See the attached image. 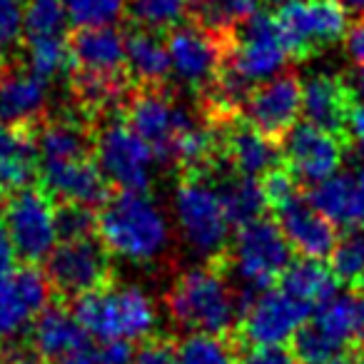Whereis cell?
<instances>
[{
    "instance_id": "cell-1",
    "label": "cell",
    "mask_w": 364,
    "mask_h": 364,
    "mask_svg": "<svg viewBox=\"0 0 364 364\" xmlns=\"http://www.w3.org/2000/svg\"><path fill=\"white\" fill-rule=\"evenodd\" d=\"M228 272L223 257L182 272L165 294L172 322L185 332L237 334L255 292H237Z\"/></svg>"
},
{
    "instance_id": "cell-2",
    "label": "cell",
    "mask_w": 364,
    "mask_h": 364,
    "mask_svg": "<svg viewBox=\"0 0 364 364\" xmlns=\"http://www.w3.org/2000/svg\"><path fill=\"white\" fill-rule=\"evenodd\" d=\"M97 237L110 255L137 264H150L170 250L172 232L167 218L150 193L112 190L97 213Z\"/></svg>"
},
{
    "instance_id": "cell-3",
    "label": "cell",
    "mask_w": 364,
    "mask_h": 364,
    "mask_svg": "<svg viewBox=\"0 0 364 364\" xmlns=\"http://www.w3.org/2000/svg\"><path fill=\"white\" fill-rule=\"evenodd\" d=\"M73 317L90 337L100 339H147L157 322L152 299L135 284H110L65 302Z\"/></svg>"
},
{
    "instance_id": "cell-4",
    "label": "cell",
    "mask_w": 364,
    "mask_h": 364,
    "mask_svg": "<svg viewBox=\"0 0 364 364\" xmlns=\"http://www.w3.org/2000/svg\"><path fill=\"white\" fill-rule=\"evenodd\" d=\"M125 122L150 145L157 165L172 167L182 135L198 120V112L182 105L170 85H135L120 107Z\"/></svg>"
},
{
    "instance_id": "cell-5",
    "label": "cell",
    "mask_w": 364,
    "mask_h": 364,
    "mask_svg": "<svg viewBox=\"0 0 364 364\" xmlns=\"http://www.w3.org/2000/svg\"><path fill=\"white\" fill-rule=\"evenodd\" d=\"M292 245L284 237L277 220L262 215L235 230L223 259L230 272L235 269L245 282L262 292L279 284L284 269L292 262Z\"/></svg>"
},
{
    "instance_id": "cell-6",
    "label": "cell",
    "mask_w": 364,
    "mask_h": 364,
    "mask_svg": "<svg viewBox=\"0 0 364 364\" xmlns=\"http://www.w3.org/2000/svg\"><path fill=\"white\" fill-rule=\"evenodd\" d=\"M349 8L342 0H289L274 13L289 60H307L337 46L349 31Z\"/></svg>"
},
{
    "instance_id": "cell-7",
    "label": "cell",
    "mask_w": 364,
    "mask_h": 364,
    "mask_svg": "<svg viewBox=\"0 0 364 364\" xmlns=\"http://www.w3.org/2000/svg\"><path fill=\"white\" fill-rule=\"evenodd\" d=\"M95 160L112 190L150 193L152 165L157 160L120 112L102 117L95 125Z\"/></svg>"
},
{
    "instance_id": "cell-8",
    "label": "cell",
    "mask_w": 364,
    "mask_h": 364,
    "mask_svg": "<svg viewBox=\"0 0 364 364\" xmlns=\"http://www.w3.org/2000/svg\"><path fill=\"white\" fill-rule=\"evenodd\" d=\"M175 218L185 242L210 259L225 257L230 247V220L213 180L180 177L175 190Z\"/></svg>"
},
{
    "instance_id": "cell-9",
    "label": "cell",
    "mask_w": 364,
    "mask_h": 364,
    "mask_svg": "<svg viewBox=\"0 0 364 364\" xmlns=\"http://www.w3.org/2000/svg\"><path fill=\"white\" fill-rule=\"evenodd\" d=\"M167 53L175 75L193 90H208L228 68L232 50V33L215 31L198 21H185L165 33Z\"/></svg>"
},
{
    "instance_id": "cell-10",
    "label": "cell",
    "mask_w": 364,
    "mask_h": 364,
    "mask_svg": "<svg viewBox=\"0 0 364 364\" xmlns=\"http://www.w3.org/2000/svg\"><path fill=\"white\" fill-rule=\"evenodd\" d=\"M58 205L41 185H31L0 198V215L11 235L16 255L26 264H41L58 245Z\"/></svg>"
},
{
    "instance_id": "cell-11",
    "label": "cell",
    "mask_w": 364,
    "mask_h": 364,
    "mask_svg": "<svg viewBox=\"0 0 364 364\" xmlns=\"http://www.w3.org/2000/svg\"><path fill=\"white\" fill-rule=\"evenodd\" d=\"M46 274L58 302H70L80 294L115 284L110 250L100 237L60 240V245H55L50 257L46 259Z\"/></svg>"
},
{
    "instance_id": "cell-12",
    "label": "cell",
    "mask_w": 364,
    "mask_h": 364,
    "mask_svg": "<svg viewBox=\"0 0 364 364\" xmlns=\"http://www.w3.org/2000/svg\"><path fill=\"white\" fill-rule=\"evenodd\" d=\"M312 304L292 297L282 287H269L255 294L245 309L237 337L245 347H282L292 342L297 329L312 319Z\"/></svg>"
},
{
    "instance_id": "cell-13",
    "label": "cell",
    "mask_w": 364,
    "mask_h": 364,
    "mask_svg": "<svg viewBox=\"0 0 364 364\" xmlns=\"http://www.w3.org/2000/svg\"><path fill=\"white\" fill-rule=\"evenodd\" d=\"M53 292L46 269L23 264L0 282V347H16L38 314L50 307Z\"/></svg>"
},
{
    "instance_id": "cell-14",
    "label": "cell",
    "mask_w": 364,
    "mask_h": 364,
    "mask_svg": "<svg viewBox=\"0 0 364 364\" xmlns=\"http://www.w3.org/2000/svg\"><path fill=\"white\" fill-rule=\"evenodd\" d=\"M352 142L312 125L297 122L282 140V162L304 190L337 175Z\"/></svg>"
},
{
    "instance_id": "cell-15",
    "label": "cell",
    "mask_w": 364,
    "mask_h": 364,
    "mask_svg": "<svg viewBox=\"0 0 364 364\" xmlns=\"http://www.w3.org/2000/svg\"><path fill=\"white\" fill-rule=\"evenodd\" d=\"M289 60V53L279 38L274 16L257 11L247 23L232 33V50L228 68L247 82L274 77Z\"/></svg>"
},
{
    "instance_id": "cell-16",
    "label": "cell",
    "mask_w": 364,
    "mask_h": 364,
    "mask_svg": "<svg viewBox=\"0 0 364 364\" xmlns=\"http://www.w3.org/2000/svg\"><path fill=\"white\" fill-rule=\"evenodd\" d=\"M302 92L304 82L294 73H279L250 90L242 117L267 137L282 142L287 132L297 125V117L302 112Z\"/></svg>"
},
{
    "instance_id": "cell-17",
    "label": "cell",
    "mask_w": 364,
    "mask_h": 364,
    "mask_svg": "<svg viewBox=\"0 0 364 364\" xmlns=\"http://www.w3.org/2000/svg\"><path fill=\"white\" fill-rule=\"evenodd\" d=\"M41 188L55 200V205H85L102 208L112 195L107 177L95 157L82 160L41 162Z\"/></svg>"
},
{
    "instance_id": "cell-18",
    "label": "cell",
    "mask_w": 364,
    "mask_h": 364,
    "mask_svg": "<svg viewBox=\"0 0 364 364\" xmlns=\"http://www.w3.org/2000/svg\"><path fill=\"white\" fill-rule=\"evenodd\" d=\"M215 127L220 132V150H223L225 167L230 172L259 180L269 170L282 165V142L259 132L242 115Z\"/></svg>"
},
{
    "instance_id": "cell-19",
    "label": "cell",
    "mask_w": 364,
    "mask_h": 364,
    "mask_svg": "<svg viewBox=\"0 0 364 364\" xmlns=\"http://www.w3.org/2000/svg\"><path fill=\"white\" fill-rule=\"evenodd\" d=\"M357 107V97L349 80L339 73H317L304 82L302 112L307 122L352 142L349 122L352 110Z\"/></svg>"
},
{
    "instance_id": "cell-20",
    "label": "cell",
    "mask_w": 364,
    "mask_h": 364,
    "mask_svg": "<svg viewBox=\"0 0 364 364\" xmlns=\"http://www.w3.org/2000/svg\"><path fill=\"white\" fill-rule=\"evenodd\" d=\"M50 112V80L11 65L0 82V125L36 130Z\"/></svg>"
},
{
    "instance_id": "cell-21",
    "label": "cell",
    "mask_w": 364,
    "mask_h": 364,
    "mask_svg": "<svg viewBox=\"0 0 364 364\" xmlns=\"http://www.w3.org/2000/svg\"><path fill=\"white\" fill-rule=\"evenodd\" d=\"M277 223L282 228L284 237L292 245V250L302 257L324 259L334 252L339 242L337 225L329 218H324L319 210H314L304 195L284 210H279Z\"/></svg>"
},
{
    "instance_id": "cell-22",
    "label": "cell",
    "mask_w": 364,
    "mask_h": 364,
    "mask_svg": "<svg viewBox=\"0 0 364 364\" xmlns=\"http://www.w3.org/2000/svg\"><path fill=\"white\" fill-rule=\"evenodd\" d=\"M41 177L36 130L0 125V198L31 188Z\"/></svg>"
},
{
    "instance_id": "cell-23",
    "label": "cell",
    "mask_w": 364,
    "mask_h": 364,
    "mask_svg": "<svg viewBox=\"0 0 364 364\" xmlns=\"http://www.w3.org/2000/svg\"><path fill=\"white\" fill-rule=\"evenodd\" d=\"M70 43L73 68L102 75H125V36L117 28H75Z\"/></svg>"
},
{
    "instance_id": "cell-24",
    "label": "cell",
    "mask_w": 364,
    "mask_h": 364,
    "mask_svg": "<svg viewBox=\"0 0 364 364\" xmlns=\"http://www.w3.org/2000/svg\"><path fill=\"white\" fill-rule=\"evenodd\" d=\"M87 342H90V334L80 327V322L73 317L70 307L63 302L50 304L46 312L38 314L31 332H28V347L46 364L55 362L63 354L73 352Z\"/></svg>"
},
{
    "instance_id": "cell-25",
    "label": "cell",
    "mask_w": 364,
    "mask_h": 364,
    "mask_svg": "<svg viewBox=\"0 0 364 364\" xmlns=\"http://www.w3.org/2000/svg\"><path fill=\"white\" fill-rule=\"evenodd\" d=\"M125 65L132 85H170V53H167L165 33L130 26L125 36Z\"/></svg>"
},
{
    "instance_id": "cell-26",
    "label": "cell",
    "mask_w": 364,
    "mask_h": 364,
    "mask_svg": "<svg viewBox=\"0 0 364 364\" xmlns=\"http://www.w3.org/2000/svg\"><path fill=\"white\" fill-rule=\"evenodd\" d=\"M337 277L332 274V269L322 262V259L312 257H299L292 259L289 267L284 269L279 287L284 292H289L292 297L302 299V302L319 307V304L329 302L332 297H337Z\"/></svg>"
},
{
    "instance_id": "cell-27",
    "label": "cell",
    "mask_w": 364,
    "mask_h": 364,
    "mask_svg": "<svg viewBox=\"0 0 364 364\" xmlns=\"http://www.w3.org/2000/svg\"><path fill=\"white\" fill-rule=\"evenodd\" d=\"M213 185L218 190L225 213H228L230 225L240 228L250 220L262 218V210L267 208V203H264L262 185H259L257 177L225 172L218 180H213Z\"/></svg>"
},
{
    "instance_id": "cell-28",
    "label": "cell",
    "mask_w": 364,
    "mask_h": 364,
    "mask_svg": "<svg viewBox=\"0 0 364 364\" xmlns=\"http://www.w3.org/2000/svg\"><path fill=\"white\" fill-rule=\"evenodd\" d=\"M312 322L329 339H334L344 352H349V349L359 347L364 342L357 294H342V297H332L329 302L319 304L317 312L312 314Z\"/></svg>"
},
{
    "instance_id": "cell-29",
    "label": "cell",
    "mask_w": 364,
    "mask_h": 364,
    "mask_svg": "<svg viewBox=\"0 0 364 364\" xmlns=\"http://www.w3.org/2000/svg\"><path fill=\"white\" fill-rule=\"evenodd\" d=\"M182 364H242L245 344L237 334L188 332L177 339Z\"/></svg>"
},
{
    "instance_id": "cell-30",
    "label": "cell",
    "mask_w": 364,
    "mask_h": 364,
    "mask_svg": "<svg viewBox=\"0 0 364 364\" xmlns=\"http://www.w3.org/2000/svg\"><path fill=\"white\" fill-rule=\"evenodd\" d=\"M26 68L36 75L53 80L73 68L70 43L65 36H46V38H26Z\"/></svg>"
},
{
    "instance_id": "cell-31",
    "label": "cell",
    "mask_w": 364,
    "mask_h": 364,
    "mask_svg": "<svg viewBox=\"0 0 364 364\" xmlns=\"http://www.w3.org/2000/svg\"><path fill=\"white\" fill-rule=\"evenodd\" d=\"M193 0H130L127 18L132 26L155 33H167L170 28L190 21Z\"/></svg>"
},
{
    "instance_id": "cell-32",
    "label": "cell",
    "mask_w": 364,
    "mask_h": 364,
    "mask_svg": "<svg viewBox=\"0 0 364 364\" xmlns=\"http://www.w3.org/2000/svg\"><path fill=\"white\" fill-rule=\"evenodd\" d=\"M329 269L339 284L354 287L364 277V228L344 230L334 252L329 255Z\"/></svg>"
},
{
    "instance_id": "cell-33",
    "label": "cell",
    "mask_w": 364,
    "mask_h": 364,
    "mask_svg": "<svg viewBox=\"0 0 364 364\" xmlns=\"http://www.w3.org/2000/svg\"><path fill=\"white\" fill-rule=\"evenodd\" d=\"M130 0H65L73 28H112L127 18Z\"/></svg>"
},
{
    "instance_id": "cell-34",
    "label": "cell",
    "mask_w": 364,
    "mask_h": 364,
    "mask_svg": "<svg viewBox=\"0 0 364 364\" xmlns=\"http://www.w3.org/2000/svg\"><path fill=\"white\" fill-rule=\"evenodd\" d=\"M289 349H292V354L302 364H324V362H329V359L344 354V349L339 347L334 339H329L312 319H309L304 327L297 329V334H294L292 342H289Z\"/></svg>"
},
{
    "instance_id": "cell-35",
    "label": "cell",
    "mask_w": 364,
    "mask_h": 364,
    "mask_svg": "<svg viewBox=\"0 0 364 364\" xmlns=\"http://www.w3.org/2000/svg\"><path fill=\"white\" fill-rule=\"evenodd\" d=\"M65 23V0H26V38L63 36Z\"/></svg>"
},
{
    "instance_id": "cell-36",
    "label": "cell",
    "mask_w": 364,
    "mask_h": 364,
    "mask_svg": "<svg viewBox=\"0 0 364 364\" xmlns=\"http://www.w3.org/2000/svg\"><path fill=\"white\" fill-rule=\"evenodd\" d=\"M259 185H262L264 203H267L269 210H274V215L304 195V188L299 185L297 177L287 170L284 162L274 167V170H269L264 177H259Z\"/></svg>"
},
{
    "instance_id": "cell-37",
    "label": "cell",
    "mask_w": 364,
    "mask_h": 364,
    "mask_svg": "<svg viewBox=\"0 0 364 364\" xmlns=\"http://www.w3.org/2000/svg\"><path fill=\"white\" fill-rule=\"evenodd\" d=\"M58 235L60 240L97 237V213L85 205H58Z\"/></svg>"
},
{
    "instance_id": "cell-38",
    "label": "cell",
    "mask_w": 364,
    "mask_h": 364,
    "mask_svg": "<svg viewBox=\"0 0 364 364\" xmlns=\"http://www.w3.org/2000/svg\"><path fill=\"white\" fill-rule=\"evenodd\" d=\"M26 41V0H0V53Z\"/></svg>"
},
{
    "instance_id": "cell-39",
    "label": "cell",
    "mask_w": 364,
    "mask_h": 364,
    "mask_svg": "<svg viewBox=\"0 0 364 364\" xmlns=\"http://www.w3.org/2000/svg\"><path fill=\"white\" fill-rule=\"evenodd\" d=\"M132 364H182L177 354V339L147 337L135 352Z\"/></svg>"
},
{
    "instance_id": "cell-40",
    "label": "cell",
    "mask_w": 364,
    "mask_h": 364,
    "mask_svg": "<svg viewBox=\"0 0 364 364\" xmlns=\"http://www.w3.org/2000/svg\"><path fill=\"white\" fill-rule=\"evenodd\" d=\"M135 347L130 339H105L97 347V364H132Z\"/></svg>"
},
{
    "instance_id": "cell-41",
    "label": "cell",
    "mask_w": 364,
    "mask_h": 364,
    "mask_svg": "<svg viewBox=\"0 0 364 364\" xmlns=\"http://www.w3.org/2000/svg\"><path fill=\"white\" fill-rule=\"evenodd\" d=\"M242 364H302L292 354V349L284 347H250L245 352Z\"/></svg>"
},
{
    "instance_id": "cell-42",
    "label": "cell",
    "mask_w": 364,
    "mask_h": 364,
    "mask_svg": "<svg viewBox=\"0 0 364 364\" xmlns=\"http://www.w3.org/2000/svg\"><path fill=\"white\" fill-rule=\"evenodd\" d=\"M347 53L352 58V63L357 68H364V13H359L352 23H349V31H347Z\"/></svg>"
},
{
    "instance_id": "cell-43",
    "label": "cell",
    "mask_w": 364,
    "mask_h": 364,
    "mask_svg": "<svg viewBox=\"0 0 364 364\" xmlns=\"http://www.w3.org/2000/svg\"><path fill=\"white\" fill-rule=\"evenodd\" d=\"M16 247L11 242V235H8V228L3 223V215H0V282L8 279L16 269Z\"/></svg>"
},
{
    "instance_id": "cell-44",
    "label": "cell",
    "mask_w": 364,
    "mask_h": 364,
    "mask_svg": "<svg viewBox=\"0 0 364 364\" xmlns=\"http://www.w3.org/2000/svg\"><path fill=\"white\" fill-rule=\"evenodd\" d=\"M50 364H97V347H92V342L82 344V347L73 349V352L63 354L60 359Z\"/></svg>"
},
{
    "instance_id": "cell-45",
    "label": "cell",
    "mask_w": 364,
    "mask_h": 364,
    "mask_svg": "<svg viewBox=\"0 0 364 364\" xmlns=\"http://www.w3.org/2000/svg\"><path fill=\"white\" fill-rule=\"evenodd\" d=\"M3 364H46V362H43L31 347L16 344V347L3 349Z\"/></svg>"
},
{
    "instance_id": "cell-46",
    "label": "cell",
    "mask_w": 364,
    "mask_h": 364,
    "mask_svg": "<svg viewBox=\"0 0 364 364\" xmlns=\"http://www.w3.org/2000/svg\"><path fill=\"white\" fill-rule=\"evenodd\" d=\"M349 135H352V145H359L364 150V107H354L352 122H349Z\"/></svg>"
},
{
    "instance_id": "cell-47",
    "label": "cell",
    "mask_w": 364,
    "mask_h": 364,
    "mask_svg": "<svg viewBox=\"0 0 364 364\" xmlns=\"http://www.w3.org/2000/svg\"><path fill=\"white\" fill-rule=\"evenodd\" d=\"M347 80H349V85H352V90H354V97H357V100H362V107H364V68H357V70H354V75H349Z\"/></svg>"
},
{
    "instance_id": "cell-48",
    "label": "cell",
    "mask_w": 364,
    "mask_h": 364,
    "mask_svg": "<svg viewBox=\"0 0 364 364\" xmlns=\"http://www.w3.org/2000/svg\"><path fill=\"white\" fill-rule=\"evenodd\" d=\"M324 364H359V362L352 352H344V354H339V357L329 359V362H324Z\"/></svg>"
},
{
    "instance_id": "cell-49",
    "label": "cell",
    "mask_w": 364,
    "mask_h": 364,
    "mask_svg": "<svg viewBox=\"0 0 364 364\" xmlns=\"http://www.w3.org/2000/svg\"><path fill=\"white\" fill-rule=\"evenodd\" d=\"M342 3H344L347 8H352V11L364 13V0H342Z\"/></svg>"
},
{
    "instance_id": "cell-50",
    "label": "cell",
    "mask_w": 364,
    "mask_h": 364,
    "mask_svg": "<svg viewBox=\"0 0 364 364\" xmlns=\"http://www.w3.org/2000/svg\"><path fill=\"white\" fill-rule=\"evenodd\" d=\"M349 352L357 357V362L359 364H364V344H359V347H354V349H349Z\"/></svg>"
},
{
    "instance_id": "cell-51",
    "label": "cell",
    "mask_w": 364,
    "mask_h": 364,
    "mask_svg": "<svg viewBox=\"0 0 364 364\" xmlns=\"http://www.w3.org/2000/svg\"><path fill=\"white\" fill-rule=\"evenodd\" d=\"M8 63H6V55H3V53H0V82H3V77H6V73H8Z\"/></svg>"
},
{
    "instance_id": "cell-52",
    "label": "cell",
    "mask_w": 364,
    "mask_h": 364,
    "mask_svg": "<svg viewBox=\"0 0 364 364\" xmlns=\"http://www.w3.org/2000/svg\"><path fill=\"white\" fill-rule=\"evenodd\" d=\"M352 289H354V292H359V294H364V277H362V279H359V282H357V284H354V287H352Z\"/></svg>"
},
{
    "instance_id": "cell-53",
    "label": "cell",
    "mask_w": 364,
    "mask_h": 364,
    "mask_svg": "<svg viewBox=\"0 0 364 364\" xmlns=\"http://www.w3.org/2000/svg\"><path fill=\"white\" fill-rule=\"evenodd\" d=\"M272 3H289V0H272Z\"/></svg>"
},
{
    "instance_id": "cell-54",
    "label": "cell",
    "mask_w": 364,
    "mask_h": 364,
    "mask_svg": "<svg viewBox=\"0 0 364 364\" xmlns=\"http://www.w3.org/2000/svg\"><path fill=\"white\" fill-rule=\"evenodd\" d=\"M0 364H3V349H0Z\"/></svg>"
}]
</instances>
